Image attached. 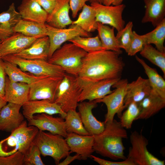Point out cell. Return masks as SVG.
<instances>
[{
  "label": "cell",
  "instance_id": "13",
  "mask_svg": "<svg viewBox=\"0 0 165 165\" xmlns=\"http://www.w3.org/2000/svg\"><path fill=\"white\" fill-rule=\"evenodd\" d=\"M28 125L37 127L39 130H47L53 134L60 135L65 138L68 134L65 120L62 117H55L52 115L42 113L34 115L28 120Z\"/></svg>",
  "mask_w": 165,
  "mask_h": 165
},
{
  "label": "cell",
  "instance_id": "35",
  "mask_svg": "<svg viewBox=\"0 0 165 165\" xmlns=\"http://www.w3.org/2000/svg\"><path fill=\"white\" fill-rule=\"evenodd\" d=\"M141 56L160 68L165 76V53H162L151 44H145L140 52Z\"/></svg>",
  "mask_w": 165,
  "mask_h": 165
},
{
  "label": "cell",
  "instance_id": "30",
  "mask_svg": "<svg viewBox=\"0 0 165 165\" xmlns=\"http://www.w3.org/2000/svg\"><path fill=\"white\" fill-rule=\"evenodd\" d=\"M2 63L6 75L12 82H24L30 85L40 76L24 72L14 63L2 60Z\"/></svg>",
  "mask_w": 165,
  "mask_h": 165
},
{
  "label": "cell",
  "instance_id": "34",
  "mask_svg": "<svg viewBox=\"0 0 165 165\" xmlns=\"http://www.w3.org/2000/svg\"><path fill=\"white\" fill-rule=\"evenodd\" d=\"M64 119L68 133H73L81 135H90L84 127L79 112L76 110L67 112Z\"/></svg>",
  "mask_w": 165,
  "mask_h": 165
},
{
  "label": "cell",
  "instance_id": "21",
  "mask_svg": "<svg viewBox=\"0 0 165 165\" xmlns=\"http://www.w3.org/2000/svg\"><path fill=\"white\" fill-rule=\"evenodd\" d=\"M39 131L37 127L28 125L27 121L24 120L18 127L11 132L17 141L19 152L24 155L27 153L34 145V141Z\"/></svg>",
  "mask_w": 165,
  "mask_h": 165
},
{
  "label": "cell",
  "instance_id": "4",
  "mask_svg": "<svg viewBox=\"0 0 165 165\" xmlns=\"http://www.w3.org/2000/svg\"><path fill=\"white\" fill-rule=\"evenodd\" d=\"M44 157L50 156L58 165L62 159L72 153L65 139L62 136L39 130L34 142Z\"/></svg>",
  "mask_w": 165,
  "mask_h": 165
},
{
  "label": "cell",
  "instance_id": "32",
  "mask_svg": "<svg viewBox=\"0 0 165 165\" xmlns=\"http://www.w3.org/2000/svg\"><path fill=\"white\" fill-rule=\"evenodd\" d=\"M76 20L72 24L78 26L85 31L90 33L97 30V22L96 21L95 10L91 6L86 4L82 9Z\"/></svg>",
  "mask_w": 165,
  "mask_h": 165
},
{
  "label": "cell",
  "instance_id": "47",
  "mask_svg": "<svg viewBox=\"0 0 165 165\" xmlns=\"http://www.w3.org/2000/svg\"><path fill=\"white\" fill-rule=\"evenodd\" d=\"M65 158V159L62 162H60L58 165H68L75 160H81V156L77 154H76V155L73 156H71L69 155Z\"/></svg>",
  "mask_w": 165,
  "mask_h": 165
},
{
  "label": "cell",
  "instance_id": "41",
  "mask_svg": "<svg viewBox=\"0 0 165 165\" xmlns=\"http://www.w3.org/2000/svg\"><path fill=\"white\" fill-rule=\"evenodd\" d=\"M146 44L145 41L144 35H140L136 31H133V37L130 48L127 52L129 56H134L143 49Z\"/></svg>",
  "mask_w": 165,
  "mask_h": 165
},
{
  "label": "cell",
  "instance_id": "26",
  "mask_svg": "<svg viewBox=\"0 0 165 165\" xmlns=\"http://www.w3.org/2000/svg\"><path fill=\"white\" fill-rule=\"evenodd\" d=\"M18 10L22 19L42 24L46 23L48 15L35 0H23Z\"/></svg>",
  "mask_w": 165,
  "mask_h": 165
},
{
  "label": "cell",
  "instance_id": "46",
  "mask_svg": "<svg viewBox=\"0 0 165 165\" xmlns=\"http://www.w3.org/2000/svg\"><path fill=\"white\" fill-rule=\"evenodd\" d=\"M2 60L0 57V97L4 98L6 81V74L3 68Z\"/></svg>",
  "mask_w": 165,
  "mask_h": 165
},
{
  "label": "cell",
  "instance_id": "23",
  "mask_svg": "<svg viewBox=\"0 0 165 165\" xmlns=\"http://www.w3.org/2000/svg\"><path fill=\"white\" fill-rule=\"evenodd\" d=\"M69 0H57L53 9L48 14L46 23L58 28H65L72 24L73 21L69 15Z\"/></svg>",
  "mask_w": 165,
  "mask_h": 165
},
{
  "label": "cell",
  "instance_id": "31",
  "mask_svg": "<svg viewBox=\"0 0 165 165\" xmlns=\"http://www.w3.org/2000/svg\"><path fill=\"white\" fill-rule=\"evenodd\" d=\"M137 61L143 67L148 77L152 89L162 98L165 99V80L156 70L148 66L142 59L135 56Z\"/></svg>",
  "mask_w": 165,
  "mask_h": 165
},
{
  "label": "cell",
  "instance_id": "45",
  "mask_svg": "<svg viewBox=\"0 0 165 165\" xmlns=\"http://www.w3.org/2000/svg\"><path fill=\"white\" fill-rule=\"evenodd\" d=\"M48 13L50 14L54 8L57 0H35Z\"/></svg>",
  "mask_w": 165,
  "mask_h": 165
},
{
  "label": "cell",
  "instance_id": "19",
  "mask_svg": "<svg viewBox=\"0 0 165 165\" xmlns=\"http://www.w3.org/2000/svg\"><path fill=\"white\" fill-rule=\"evenodd\" d=\"M151 90L148 79L141 76L136 80L128 83L124 101V109L132 102L138 104L149 94Z\"/></svg>",
  "mask_w": 165,
  "mask_h": 165
},
{
  "label": "cell",
  "instance_id": "50",
  "mask_svg": "<svg viewBox=\"0 0 165 165\" xmlns=\"http://www.w3.org/2000/svg\"><path fill=\"white\" fill-rule=\"evenodd\" d=\"M123 0H115L112 5L118 6L122 4Z\"/></svg>",
  "mask_w": 165,
  "mask_h": 165
},
{
  "label": "cell",
  "instance_id": "29",
  "mask_svg": "<svg viewBox=\"0 0 165 165\" xmlns=\"http://www.w3.org/2000/svg\"><path fill=\"white\" fill-rule=\"evenodd\" d=\"M46 23L42 24L22 19L14 28L15 33L28 37L40 38L47 36Z\"/></svg>",
  "mask_w": 165,
  "mask_h": 165
},
{
  "label": "cell",
  "instance_id": "5",
  "mask_svg": "<svg viewBox=\"0 0 165 165\" xmlns=\"http://www.w3.org/2000/svg\"><path fill=\"white\" fill-rule=\"evenodd\" d=\"M82 87L78 76L66 73L57 89L54 102L65 112L76 110Z\"/></svg>",
  "mask_w": 165,
  "mask_h": 165
},
{
  "label": "cell",
  "instance_id": "24",
  "mask_svg": "<svg viewBox=\"0 0 165 165\" xmlns=\"http://www.w3.org/2000/svg\"><path fill=\"white\" fill-rule=\"evenodd\" d=\"M50 48V39L47 36L37 38L29 47L13 55L27 59L47 61Z\"/></svg>",
  "mask_w": 165,
  "mask_h": 165
},
{
  "label": "cell",
  "instance_id": "10",
  "mask_svg": "<svg viewBox=\"0 0 165 165\" xmlns=\"http://www.w3.org/2000/svg\"><path fill=\"white\" fill-rule=\"evenodd\" d=\"M90 6L94 9L96 21L104 24H108L117 31L122 29L125 22L122 14L126 6L122 4L118 6H105L98 3L92 2Z\"/></svg>",
  "mask_w": 165,
  "mask_h": 165
},
{
  "label": "cell",
  "instance_id": "2",
  "mask_svg": "<svg viewBox=\"0 0 165 165\" xmlns=\"http://www.w3.org/2000/svg\"><path fill=\"white\" fill-rule=\"evenodd\" d=\"M105 124L104 130L100 133L93 135L94 152L101 156L114 160H125V150L123 138H127V131L120 122L114 119Z\"/></svg>",
  "mask_w": 165,
  "mask_h": 165
},
{
  "label": "cell",
  "instance_id": "22",
  "mask_svg": "<svg viewBox=\"0 0 165 165\" xmlns=\"http://www.w3.org/2000/svg\"><path fill=\"white\" fill-rule=\"evenodd\" d=\"M140 113L136 120L146 119L152 116L165 107V99L152 89L149 94L138 104Z\"/></svg>",
  "mask_w": 165,
  "mask_h": 165
},
{
  "label": "cell",
  "instance_id": "28",
  "mask_svg": "<svg viewBox=\"0 0 165 165\" xmlns=\"http://www.w3.org/2000/svg\"><path fill=\"white\" fill-rule=\"evenodd\" d=\"M114 28L97 22V30L101 42L103 50L114 51L119 55L122 53L114 34Z\"/></svg>",
  "mask_w": 165,
  "mask_h": 165
},
{
  "label": "cell",
  "instance_id": "52",
  "mask_svg": "<svg viewBox=\"0 0 165 165\" xmlns=\"http://www.w3.org/2000/svg\"><path fill=\"white\" fill-rule=\"evenodd\" d=\"M1 41L0 40V44H1Z\"/></svg>",
  "mask_w": 165,
  "mask_h": 165
},
{
  "label": "cell",
  "instance_id": "1",
  "mask_svg": "<svg viewBox=\"0 0 165 165\" xmlns=\"http://www.w3.org/2000/svg\"><path fill=\"white\" fill-rule=\"evenodd\" d=\"M119 55L104 50L87 53L82 60L78 78L85 82L121 78L125 64Z\"/></svg>",
  "mask_w": 165,
  "mask_h": 165
},
{
  "label": "cell",
  "instance_id": "38",
  "mask_svg": "<svg viewBox=\"0 0 165 165\" xmlns=\"http://www.w3.org/2000/svg\"><path fill=\"white\" fill-rule=\"evenodd\" d=\"M139 113L138 104L134 102L130 103L119 118L122 126L127 129L131 128L133 122L136 120Z\"/></svg>",
  "mask_w": 165,
  "mask_h": 165
},
{
  "label": "cell",
  "instance_id": "43",
  "mask_svg": "<svg viewBox=\"0 0 165 165\" xmlns=\"http://www.w3.org/2000/svg\"><path fill=\"white\" fill-rule=\"evenodd\" d=\"M91 158L100 165H135L133 161L128 157L124 161L121 162L110 161L102 159L92 155H91Z\"/></svg>",
  "mask_w": 165,
  "mask_h": 165
},
{
  "label": "cell",
  "instance_id": "15",
  "mask_svg": "<svg viewBox=\"0 0 165 165\" xmlns=\"http://www.w3.org/2000/svg\"><path fill=\"white\" fill-rule=\"evenodd\" d=\"M22 107L23 114L27 120L37 113H45L50 115L58 114L64 119L66 115L58 104L45 100H29Z\"/></svg>",
  "mask_w": 165,
  "mask_h": 165
},
{
  "label": "cell",
  "instance_id": "9",
  "mask_svg": "<svg viewBox=\"0 0 165 165\" xmlns=\"http://www.w3.org/2000/svg\"><path fill=\"white\" fill-rule=\"evenodd\" d=\"M63 77L40 76L29 85L28 101L45 100L54 102L57 89Z\"/></svg>",
  "mask_w": 165,
  "mask_h": 165
},
{
  "label": "cell",
  "instance_id": "51",
  "mask_svg": "<svg viewBox=\"0 0 165 165\" xmlns=\"http://www.w3.org/2000/svg\"><path fill=\"white\" fill-rule=\"evenodd\" d=\"M90 2H95L102 4V0H90Z\"/></svg>",
  "mask_w": 165,
  "mask_h": 165
},
{
  "label": "cell",
  "instance_id": "20",
  "mask_svg": "<svg viewBox=\"0 0 165 165\" xmlns=\"http://www.w3.org/2000/svg\"><path fill=\"white\" fill-rule=\"evenodd\" d=\"M29 89V84L12 82L6 76L4 99L7 102L22 105L28 101Z\"/></svg>",
  "mask_w": 165,
  "mask_h": 165
},
{
  "label": "cell",
  "instance_id": "16",
  "mask_svg": "<svg viewBox=\"0 0 165 165\" xmlns=\"http://www.w3.org/2000/svg\"><path fill=\"white\" fill-rule=\"evenodd\" d=\"M22 105L8 102L2 108L0 112V130L11 132L24 120V117L20 112Z\"/></svg>",
  "mask_w": 165,
  "mask_h": 165
},
{
  "label": "cell",
  "instance_id": "49",
  "mask_svg": "<svg viewBox=\"0 0 165 165\" xmlns=\"http://www.w3.org/2000/svg\"><path fill=\"white\" fill-rule=\"evenodd\" d=\"M7 102L4 98L0 97V112L2 108L5 105Z\"/></svg>",
  "mask_w": 165,
  "mask_h": 165
},
{
  "label": "cell",
  "instance_id": "42",
  "mask_svg": "<svg viewBox=\"0 0 165 165\" xmlns=\"http://www.w3.org/2000/svg\"><path fill=\"white\" fill-rule=\"evenodd\" d=\"M24 155L18 151L8 156H0V165H24Z\"/></svg>",
  "mask_w": 165,
  "mask_h": 165
},
{
  "label": "cell",
  "instance_id": "14",
  "mask_svg": "<svg viewBox=\"0 0 165 165\" xmlns=\"http://www.w3.org/2000/svg\"><path fill=\"white\" fill-rule=\"evenodd\" d=\"M95 100L83 101L78 104L79 113L83 124L90 135L98 134L105 127L104 122L97 120L93 114L92 110L97 106Z\"/></svg>",
  "mask_w": 165,
  "mask_h": 165
},
{
  "label": "cell",
  "instance_id": "36",
  "mask_svg": "<svg viewBox=\"0 0 165 165\" xmlns=\"http://www.w3.org/2000/svg\"><path fill=\"white\" fill-rule=\"evenodd\" d=\"M68 42L73 43L87 53L103 50L102 43L98 35L92 37L78 36Z\"/></svg>",
  "mask_w": 165,
  "mask_h": 165
},
{
  "label": "cell",
  "instance_id": "25",
  "mask_svg": "<svg viewBox=\"0 0 165 165\" xmlns=\"http://www.w3.org/2000/svg\"><path fill=\"white\" fill-rule=\"evenodd\" d=\"M20 13L16 9L12 3L6 11L0 13V40L2 41L15 33L14 28L22 19Z\"/></svg>",
  "mask_w": 165,
  "mask_h": 165
},
{
  "label": "cell",
  "instance_id": "37",
  "mask_svg": "<svg viewBox=\"0 0 165 165\" xmlns=\"http://www.w3.org/2000/svg\"><path fill=\"white\" fill-rule=\"evenodd\" d=\"M133 23L129 21L124 28L117 31L116 36L121 49H124L127 53L133 37Z\"/></svg>",
  "mask_w": 165,
  "mask_h": 165
},
{
  "label": "cell",
  "instance_id": "7",
  "mask_svg": "<svg viewBox=\"0 0 165 165\" xmlns=\"http://www.w3.org/2000/svg\"><path fill=\"white\" fill-rule=\"evenodd\" d=\"M136 131L131 132L130 136L131 146L129 149L127 157L131 159L135 165H164L162 160L150 153L147 148V139L142 134Z\"/></svg>",
  "mask_w": 165,
  "mask_h": 165
},
{
  "label": "cell",
  "instance_id": "27",
  "mask_svg": "<svg viewBox=\"0 0 165 165\" xmlns=\"http://www.w3.org/2000/svg\"><path fill=\"white\" fill-rule=\"evenodd\" d=\"M145 11L142 23L149 22L155 27L165 19V0H143Z\"/></svg>",
  "mask_w": 165,
  "mask_h": 165
},
{
  "label": "cell",
  "instance_id": "6",
  "mask_svg": "<svg viewBox=\"0 0 165 165\" xmlns=\"http://www.w3.org/2000/svg\"><path fill=\"white\" fill-rule=\"evenodd\" d=\"M1 58L3 61L16 64L24 72L37 76L64 77L66 73L61 67L47 61L27 59L13 54L6 55Z\"/></svg>",
  "mask_w": 165,
  "mask_h": 165
},
{
  "label": "cell",
  "instance_id": "40",
  "mask_svg": "<svg viewBox=\"0 0 165 165\" xmlns=\"http://www.w3.org/2000/svg\"><path fill=\"white\" fill-rule=\"evenodd\" d=\"M41 155L39 148L34 144L27 153L24 155V165H44L41 159Z\"/></svg>",
  "mask_w": 165,
  "mask_h": 165
},
{
  "label": "cell",
  "instance_id": "12",
  "mask_svg": "<svg viewBox=\"0 0 165 165\" xmlns=\"http://www.w3.org/2000/svg\"><path fill=\"white\" fill-rule=\"evenodd\" d=\"M120 79H108L92 82H83L79 79L82 90L78 98V102L86 100L93 101L103 98L113 92L111 87Z\"/></svg>",
  "mask_w": 165,
  "mask_h": 165
},
{
  "label": "cell",
  "instance_id": "39",
  "mask_svg": "<svg viewBox=\"0 0 165 165\" xmlns=\"http://www.w3.org/2000/svg\"><path fill=\"white\" fill-rule=\"evenodd\" d=\"M19 148L16 138L11 133L7 138L0 141V156L11 155L18 151Z\"/></svg>",
  "mask_w": 165,
  "mask_h": 165
},
{
  "label": "cell",
  "instance_id": "17",
  "mask_svg": "<svg viewBox=\"0 0 165 165\" xmlns=\"http://www.w3.org/2000/svg\"><path fill=\"white\" fill-rule=\"evenodd\" d=\"M65 139L72 153L79 155L82 160L91 158V155L94 152L93 135H81L70 133H68Z\"/></svg>",
  "mask_w": 165,
  "mask_h": 165
},
{
  "label": "cell",
  "instance_id": "18",
  "mask_svg": "<svg viewBox=\"0 0 165 165\" xmlns=\"http://www.w3.org/2000/svg\"><path fill=\"white\" fill-rule=\"evenodd\" d=\"M38 38L26 36L20 33H15L1 41L0 57L15 54L29 47Z\"/></svg>",
  "mask_w": 165,
  "mask_h": 165
},
{
  "label": "cell",
  "instance_id": "33",
  "mask_svg": "<svg viewBox=\"0 0 165 165\" xmlns=\"http://www.w3.org/2000/svg\"><path fill=\"white\" fill-rule=\"evenodd\" d=\"M143 35L146 44H153L157 50L165 53V19L154 30Z\"/></svg>",
  "mask_w": 165,
  "mask_h": 165
},
{
  "label": "cell",
  "instance_id": "44",
  "mask_svg": "<svg viewBox=\"0 0 165 165\" xmlns=\"http://www.w3.org/2000/svg\"><path fill=\"white\" fill-rule=\"evenodd\" d=\"M90 0H70V9L72 12V16L76 18L79 11L82 9L86 2Z\"/></svg>",
  "mask_w": 165,
  "mask_h": 165
},
{
  "label": "cell",
  "instance_id": "3",
  "mask_svg": "<svg viewBox=\"0 0 165 165\" xmlns=\"http://www.w3.org/2000/svg\"><path fill=\"white\" fill-rule=\"evenodd\" d=\"M87 53L72 43H65L55 50L47 61L61 67L67 73L77 77Z\"/></svg>",
  "mask_w": 165,
  "mask_h": 165
},
{
  "label": "cell",
  "instance_id": "48",
  "mask_svg": "<svg viewBox=\"0 0 165 165\" xmlns=\"http://www.w3.org/2000/svg\"><path fill=\"white\" fill-rule=\"evenodd\" d=\"M115 0H102V4L107 6L112 5Z\"/></svg>",
  "mask_w": 165,
  "mask_h": 165
},
{
  "label": "cell",
  "instance_id": "11",
  "mask_svg": "<svg viewBox=\"0 0 165 165\" xmlns=\"http://www.w3.org/2000/svg\"><path fill=\"white\" fill-rule=\"evenodd\" d=\"M45 24L47 30V36L50 42L49 58L55 50L66 42L78 36H91L90 33L85 31L76 25L71 24L68 28H58L51 26L46 23Z\"/></svg>",
  "mask_w": 165,
  "mask_h": 165
},
{
  "label": "cell",
  "instance_id": "8",
  "mask_svg": "<svg viewBox=\"0 0 165 165\" xmlns=\"http://www.w3.org/2000/svg\"><path fill=\"white\" fill-rule=\"evenodd\" d=\"M128 83L127 79H120L113 86L116 89L112 92L101 99L95 100L96 103L102 102L106 106L107 111L105 123L112 121L116 114L119 118L121 116L124 109V101Z\"/></svg>",
  "mask_w": 165,
  "mask_h": 165
}]
</instances>
